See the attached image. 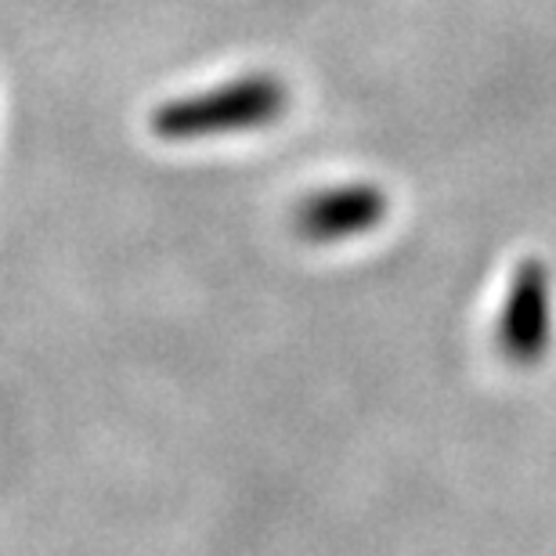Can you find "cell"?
<instances>
[{
  "mask_svg": "<svg viewBox=\"0 0 556 556\" xmlns=\"http://www.w3.org/2000/svg\"><path fill=\"white\" fill-rule=\"evenodd\" d=\"M391 214V199L380 185L372 181H351L318 188L300 199L293 228L304 242L315 247H337V242L362 239L365 231L380 228Z\"/></svg>",
  "mask_w": 556,
  "mask_h": 556,
  "instance_id": "obj_3",
  "label": "cell"
},
{
  "mask_svg": "<svg viewBox=\"0 0 556 556\" xmlns=\"http://www.w3.org/2000/svg\"><path fill=\"white\" fill-rule=\"evenodd\" d=\"M289 109V87L275 73H247L210 91L170 98L152 113V135L163 141H206L275 127Z\"/></svg>",
  "mask_w": 556,
  "mask_h": 556,
  "instance_id": "obj_1",
  "label": "cell"
},
{
  "mask_svg": "<svg viewBox=\"0 0 556 556\" xmlns=\"http://www.w3.org/2000/svg\"><path fill=\"white\" fill-rule=\"evenodd\" d=\"M553 343V289L546 264L528 257L517 264L498 315V351L506 362L531 369L546 358Z\"/></svg>",
  "mask_w": 556,
  "mask_h": 556,
  "instance_id": "obj_2",
  "label": "cell"
}]
</instances>
